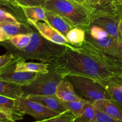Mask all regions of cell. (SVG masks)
I'll return each instance as SVG.
<instances>
[{
  "label": "cell",
  "instance_id": "obj_1",
  "mask_svg": "<svg viewBox=\"0 0 122 122\" xmlns=\"http://www.w3.org/2000/svg\"><path fill=\"white\" fill-rule=\"evenodd\" d=\"M53 66L64 78L66 75L86 76L100 84L122 85V73L111 56H107L85 42L79 46H67L63 54Z\"/></svg>",
  "mask_w": 122,
  "mask_h": 122
},
{
  "label": "cell",
  "instance_id": "obj_2",
  "mask_svg": "<svg viewBox=\"0 0 122 122\" xmlns=\"http://www.w3.org/2000/svg\"><path fill=\"white\" fill-rule=\"evenodd\" d=\"M31 26L32 31L29 33L30 41L28 45L24 48L17 49L8 42L11 46L10 52L25 61L32 60L47 64L54 63L63 54L67 46L50 42L41 35L33 25Z\"/></svg>",
  "mask_w": 122,
  "mask_h": 122
},
{
  "label": "cell",
  "instance_id": "obj_3",
  "mask_svg": "<svg viewBox=\"0 0 122 122\" xmlns=\"http://www.w3.org/2000/svg\"><path fill=\"white\" fill-rule=\"evenodd\" d=\"M44 8L56 13L72 24L86 31L91 25L90 14L82 4L70 0H46Z\"/></svg>",
  "mask_w": 122,
  "mask_h": 122
},
{
  "label": "cell",
  "instance_id": "obj_4",
  "mask_svg": "<svg viewBox=\"0 0 122 122\" xmlns=\"http://www.w3.org/2000/svg\"><path fill=\"white\" fill-rule=\"evenodd\" d=\"M64 79V76L51 64H49L48 71L41 73L36 78L27 85L22 86L23 96L47 95L56 94L58 83Z\"/></svg>",
  "mask_w": 122,
  "mask_h": 122
},
{
  "label": "cell",
  "instance_id": "obj_5",
  "mask_svg": "<svg viewBox=\"0 0 122 122\" xmlns=\"http://www.w3.org/2000/svg\"><path fill=\"white\" fill-rule=\"evenodd\" d=\"M68 80L81 95V97L90 102L108 99L109 95L103 86L97 81L86 76L76 75H68L64 77Z\"/></svg>",
  "mask_w": 122,
  "mask_h": 122
},
{
  "label": "cell",
  "instance_id": "obj_6",
  "mask_svg": "<svg viewBox=\"0 0 122 122\" xmlns=\"http://www.w3.org/2000/svg\"><path fill=\"white\" fill-rule=\"evenodd\" d=\"M17 109L23 113L33 117L36 121H42L58 114L39 102L21 97L15 100Z\"/></svg>",
  "mask_w": 122,
  "mask_h": 122
},
{
  "label": "cell",
  "instance_id": "obj_7",
  "mask_svg": "<svg viewBox=\"0 0 122 122\" xmlns=\"http://www.w3.org/2000/svg\"><path fill=\"white\" fill-rule=\"evenodd\" d=\"M86 43L107 56L116 58L122 57V40L108 35L101 39H95L85 32Z\"/></svg>",
  "mask_w": 122,
  "mask_h": 122
},
{
  "label": "cell",
  "instance_id": "obj_8",
  "mask_svg": "<svg viewBox=\"0 0 122 122\" xmlns=\"http://www.w3.org/2000/svg\"><path fill=\"white\" fill-rule=\"evenodd\" d=\"M90 19L91 24L102 28L110 36L122 40L118 30L120 14L95 13L90 14Z\"/></svg>",
  "mask_w": 122,
  "mask_h": 122
},
{
  "label": "cell",
  "instance_id": "obj_9",
  "mask_svg": "<svg viewBox=\"0 0 122 122\" xmlns=\"http://www.w3.org/2000/svg\"><path fill=\"white\" fill-rule=\"evenodd\" d=\"M16 62L12 63L10 65L0 70V79L22 86L29 84L41 73L15 71L14 70V67Z\"/></svg>",
  "mask_w": 122,
  "mask_h": 122
},
{
  "label": "cell",
  "instance_id": "obj_10",
  "mask_svg": "<svg viewBox=\"0 0 122 122\" xmlns=\"http://www.w3.org/2000/svg\"><path fill=\"white\" fill-rule=\"evenodd\" d=\"M32 25L35 27L41 35L42 36L47 40L50 41V42L59 45H64L68 47L73 45L69 43L68 41L64 36L51 27L47 23L38 21L35 25Z\"/></svg>",
  "mask_w": 122,
  "mask_h": 122
},
{
  "label": "cell",
  "instance_id": "obj_11",
  "mask_svg": "<svg viewBox=\"0 0 122 122\" xmlns=\"http://www.w3.org/2000/svg\"><path fill=\"white\" fill-rule=\"evenodd\" d=\"M26 98L32 101L39 102L58 114L68 111L63 104V101L58 98L56 94L47 95H30Z\"/></svg>",
  "mask_w": 122,
  "mask_h": 122
},
{
  "label": "cell",
  "instance_id": "obj_12",
  "mask_svg": "<svg viewBox=\"0 0 122 122\" xmlns=\"http://www.w3.org/2000/svg\"><path fill=\"white\" fill-rule=\"evenodd\" d=\"M97 110L117 120H122V107L112 100H101L92 102Z\"/></svg>",
  "mask_w": 122,
  "mask_h": 122
},
{
  "label": "cell",
  "instance_id": "obj_13",
  "mask_svg": "<svg viewBox=\"0 0 122 122\" xmlns=\"http://www.w3.org/2000/svg\"><path fill=\"white\" fill-rule=\"evenodd\" d=\"M45 11L46 23H47L51 27L58 31L66 38L68 32L75 26L58 14L46 9Z\"/></svg>",
  "mask_w": 122,
  "mask_h": 122
},
{
  "label": "cell",
  "instance_id": "obj_14",
  "mask_svg": "<svg viewBox=\"0 0 122 122\" xmlns=\"http://www.w3.org/2000/svg\"><path fill=\"white\" fill-rule=\"evenodd\" d=\"M55 94L58 98L64 102L83 99L75 92L71 83L64 78L58 83Z\"/></svg>",
  "mask_w": 122,
  "mask_h": 122
},
{
  "label": "cell",
  "instance_id": "obj_15",
  "mask_svg": "<svg viewBox=\"0 0 122 122\" xmlns=\"http://www.w3.org/2000/svg\"><path fill=\"white\" fill-rule=\"evenodd\" d=\"M27 23L35 25L38 21L46 22V11L42 6L21 7Z\"/></svg>",
  "mask_w": 122,
  "mask_h": 122
},
{
  "label": "cell",
  "instance_id": "obj_16",
  "mask_svg": "<svg viewBox=\"0 0 122 122\" xmlns=\"http://www.w3.org/2000/svg\"><path fill=\"white\" fill-rule=\"evenodd\" d=\"M0 28L10 37L20 34H29L32 31V27L29 23H0Z\"/></svg>",
  "mask_w": 122,
  "mask_h": 122
},
{
  "label": "cell",
  "instance_id": "obj_17",
  "mask_svg": "<svg viewBox=\"0 0 122 122\" xmlns=\"http://www.w3.org/2000/svg\"><path fill=\"white\" fill-rule=\"evenodd\" d=\"M49 64L44 63L26 62L25 60L19 59L15 63L14 70L15 71L25 72L45 73L48 71Z\"/></svg>",
  "mask_w": 122,
  "mask_h": 122
},
{
  "label": "cell",
  "instance_id": "obj_18",
  "mask_svg": "<svg viewBox=\"0 0 122 122\" xmlns=\"http://www.w3.org/2000/svg\"><path fill=\"white\" fill-rule=\"evenodd\" d=\"M0 95L17 100L23 96L21 86L0 79Z\"/></svg>",
  "mask_w": 122,
  "mask_h": 122
},
{
  "label": "cell",
  "instance_id": "obj_19",
  "mask_svg": "<svg viewBox=\"0 0 122 122\" xmlns=\"http://www.w3.org/2000/svg\"><path fill=\"white\" fill-rule=\"evenodd\" d=\"M0 109L13 116L15 120H21L25 115L17 108L15 100L2 95H0Z\"/></svg>",
  "mask_w": 122,
  "mask_h": 122
},
{
  "label": "cell",
  "instance_id": "obj_20",
  "mask_svg": "<svg viewBox=\"0 0 122 122\" xmlns=\"http://www.w3.org/2000/svg\"><path fill=\"white\" fill-rule=\"evenodd\" d=\"M96 109L92 102L86 101L81 114L75 118V122H95Z\"/></svg>",
  "mask_w": 122,
  "mask_h": 122
},
{
  "label": "cell",
  "instance_id": "obj_21",
  "mask_svg": "<svg viewBox=\"0 0 122 122\" xmlns=\"http://www.w3.org/2000/svg\"><path fill=\"white\" fill-rule=\"evenodd\" d=\"M66 38L70 44L79 46L85 41V31L79 27H74L68 32Z\"/></svg>",
  "mask_w": 122,
  "mask_h": 122
},
{
  "label": "cell",
  "instance_id": "obj_22",
  "mask_svg": "<svg viewBox=\"0 0 122 122\" xmlns=\"http://www.w3.org/2000/svg\"><path fill=\"white\" fill-rule=\"evenodd\" d=\"M109 95L111 100L122 107V89L120 86L113 83L101 84Z\"/></svg>",
  "mask_w": 122,
  "mask_h": 122
},
{
  "label": "cell",
  "instance_id": "obj_23",
  "mask_svg": "<svg viewBox=\"0 0 122 122\" xmlns=\"http://www.w3.org/2000/svg\"><path fill=\"white\" fill-rule=\"evenodd\" d=\"M30 41V34H20L11 37L7 41L15 48L22 49L28 45Z\"/></svg>",
  "mask_w": 122,
  "mask_h": 122
},
{
  "label": "cell",
  "instance_id": "obj_24",
  "mask_svg": "<svg viewBox=\"0 0 122 122\" xmlns=\"http://www.w3.org/2000/svg\"><path fill=\"white\" fill-rule=\"evenodd\" d=\"M86 101V100H85V99H82V100L69 101V102L63 101V102L66 108L68 110L70 111L75 116V117H77L81 114Z\"/></svg>",
  "mask_w": 122,
  "mask_h": 122
},
{
  "label": "cell",
  "instance_id": "obj_25",
  "mask_svg": "<svg viewBox=\"0 0 122 122\" xmlns=\"http://www.w3.org/2000/svg\"><path fill=\"white\" fill-rule=\"evenodd\" d=\"M75 116L69 110L39 122H75Z\"/></svg>",
  "mask_w": 122,
  "mask_h": 122
},
{
  "label": "cell",
  "instance_id": "obj_26",
  "mask_svg": "<svg viewBox=\"0 0 122 122\" xmlns=\"http://www.w3.org/2000/svg\"><path fill=\"white\" fill-rule=\"evenodd\" d=\"M91 38L95 39H101L108 35L107 32L101 27L91 24L88 30L85 31Z\"/></svg>",
  "mask_w": 122,
  "mask_h": 122
},
{
  "label": "cell",
  "instance_id": "obj_27",
  "mask_svg": "<svg viewBox=\"0 0 122 122\" xmlns=\"http://www.w3.org/2000/svg\"><path fill=\"white\" fill-rule=\"evenodd\" d=\"M20 58L15 57L10 52H7L5 54L0 56V70L10 65L12 63L16 62Z\"/></svg>",
  "mask_w": 122,
  "mask_h": 122
},
{
  "label": "cell",
  "instance_id": "obj_28",
  "mask_svg": "<svg viewBox=\"0 0 122 122\" xmlns=\"http://www.w3.org/2000/svg\"><path fill=\"white\" fill-rule=\"evenodd\" d=\"M0 23H18L20 22H19L16 17L10 12L0 8Z\"/></svg>",
  "mask_w": 122,
  "mask_h": 122
},
{
  "label": "cell",
  "instance_id": "obj_29",
  "mask_svg": "<svg viewBox=\"0 0 122 122\" xmlns=\"http://www.w3.org/2000/svg\"><path fill=\"white\" fill-rule=\"evenodd\" d=\"M21 7L44 6L46 0H11Z\"/></svg>",
  "mask_w": 122,
  "mask_h": 122
},
{
  "label": "cell",
  "instance_id": "obj_30",
  "mask_svg": "<svg viewBox=\"0 0 122 122\" xmlns=\"http://www.w3.org/2000/svg\"><path fill=\"white\" fill-rule=\"evenodd\" d=\"M95 122H122V120H117L96 110Z\"/></svg>",
  "mask_w": 122,
  "mask_h": 122
},
{
  "label": "cell",
  "instance_id": "obj_31",
  "mask_svg": "<svg viewBox=\"0 0 122 122\" xmlns=\"http://www.w3.org/2000/svg\"><path fill=\"white\" fill-rule=\"evenodd\" d=\"M100 0H83L82 5L86 8L90 14L91 11L95 8Z\"/></svg>",
  "mask_w": 122,
  "mask_h": 122
},
{
  "label": "cell",
  "instance_id": "obj_32",
  "mask_svg": "<svg viewBox=\"0 0 122 122\" xmlns=\"http://www.w3.org/2000/svg\"><path fill=\"white\" fill-rule=\"evenodd\" d=\"M0 2H2V3L5 4L6 5H8L10 6V7H13V8H16V9H21V8L19 5L17 4L16 3L14 2L13 1H11V0H0Z\"/></svg>",
  "mask_w": 122,
  "mask_h": 122
},
{
  "label": "cell",
  "instance_id": "obj_33",
  "mask_svg": "<svg viewBox=\"0 0 122 122\" xmlns=\"http://www.w3.org/2000/svg\"><path fill=\"white\" fill-rule=\"evenodd\" d=\"M112 57L113 58V61L114 62L116 65L119 68L122 73V57H119V58H116V57Z\"/></svg>",
  "mask_w": 122,
  "mask_h": 122
},
{
  "label": "cell",
  "instance_id": "obj_34",
  "mask_svg": "<svg viewBox=\"0 0 122 122\" xmlns=\"http://www.w3.org/2000/svg\"><path fill=\"white\" fill-rule=\"evenodd\" d=\"M10 39V37L5 34L0 28V42L7 41Z\"/></svg>",
  "mask_w": 122,
  "mask_h": 122
},
{
  "label": "cell",
  "instance_id": "obj_35",
  "mask_svg": "<svg viewBox=\"0 0 122 122\" xmlns=\"http://www.w3.org/2000/svg\"><path fill=\"white\" fill-rule=\"evenodd\" d=\"M118 30H119L120 38L122 39V19H120L119 21V23H118Z\"/></svg>",
  "mask_w": 122,
  "mask_h": 122
},
{
  "label": "cell",
  "instance_id": "obj_36",
  "mask_svg": "<svg viewBox=\"0 0 122 122\" xmlns=\"http://www.w3.org/2000/svg\"><path fill=\"white\" fill-rule=\"evenodd\" d=\"M76 2H78V3L82 4V2H83V0H75Z\"/></svg>",
  "mask_w": 122,
  "mask_h": 122
},
{
  "label": "cell",
  "instance_id": "obj_37",
  "mask_svg": "<svg viewBox=\"0 0 122 122\" xmlns=\"http://www.w3.org/2000/svg\"><path fill=\"white\" fill-rule=\"evenodd\" d=\"M119 1H120V4H121L122 5V0H119Z\"/></svg>",
  "mask_w": 122,
  "mask_h": 122
},
{
  "label": "cell",
  "instance_id": "obj_38",
  "mask_svg": "<svg viewBox=\"0 0 122 122\" xmlns=\"http://www.w3.org/2000/svg\"><path fill=\"white\" fill-rule=\"evenodd\" d=\"M14 122H17L16 121H14ZM39 122V121H35V122Z\"/></svg>",
  "mask_w": 122,
  "mask_h": 122
},
{
  "label": "cell",
  "instance_id": "obj_39",
  "mask_svg": "<svg viewBox=\"0 0 122 122\" xmlns=\"http://www.w3.org/2000/svg\"><path fill=\"white\" fill-rule=\"evenodd\" d=\"M70 1H75V2H76V1H75V0H70Z\"/></svg>",
  "mask_w": 122,
  "mask_h": 122
},
{
  "label": "cell",
  "instance_id": "obj_40",
  "mask_svg": "<svg viewBox=\"0 0 122 122\" xmlns=\"http://www.w3.org/2000/svg\"><path fill=\"white\" fill-rule=\"evenodd\" d=\"M0 122H2V121H0Z\"/></svg>",
  "mask_w": 122,
  "mask_h": 122
},
{
  "label": "cell",
  "instance_id": "obj_41",
  "mask_svg": "<svg viewBox=\"0 0 122 122\" xmlns=\"http://www.w3.org/2000/svg\"><path fill=\"white\" fill-rule=\"evenodd\" d=\"M0 110H1V109H0Z\"/></svg>",
  "mask_w": 122,
  "mask_h": 122
}]
</instances>
